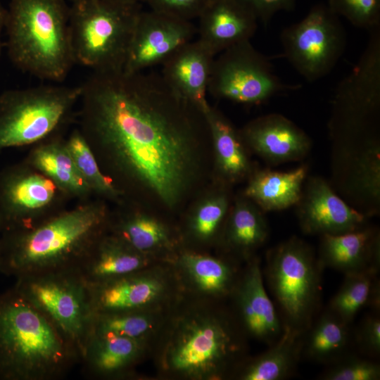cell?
<instances>
[{
	"instance_id": "cell-1",
	"label": "cell",
	"mask_w": 380,
	"mask_h": 380,
	"mask_svg": "<svg viewBox=\"0 0 380 380\" xmlns=\"http://www.w3.org/2000/svg\"><path fill=\"white\" fill-rule=\"evenodd\" d=\"M80 86L77 127L124 198L176 207L210 138L205 113L158 72H93Z\"/></svg>"
},
{
	"instance_id": "cell-2",
	"label": "cell",
	"mask_w": 380,
	"mask_h": 380,
	"mask_svg": "<svg viewBox=\"0 0 380 380\" xmlns=\"http://www.w3.org/2000/svg\"><path fill=\"white\" fill-rule=\"evenodd\" d=\"M219 302L183 294L171 306L153 342L162 375L223 379L247 357L246 336L231 309Z\"/></svg>"
},
{
	"instance_id": "cell-3",
	"label": "cell",
	"mask_w": 380,
	"mask_h": 380,
	"mask_svg": "<svg viewBox=\"0 0 380 380\" xmlns=\"http://www.w3.org/2000/svg\"><path fill=\"white\" fill-rule=\"evenodd\" d=\"M110 209L96 198L77 202L41 223L0 233V274L22 276L79 270L108 232Z\"/></svg>"
},
{
	"instance_id": "cell-4",
	"label": "cell",
	"mask_w": 380,
	"mask_h": 380,
	"mask_svg": "<svg viewBox=\"0 0 380 380\" xmlns=\"http://www.w3.org/2000/svg\"><path fill=\"white\" fill-rule=\"evenodd\" d=\"M73 345L13 286L0 293V380H57L80 362Z\"/></svg>"
},
{
	"instance_id": "cell-5",
	"label": "cell",
	"mask_w": 380,
	"mask_h": 380,
	"mask_svg": "<svg viewBox=\"0 0 380 380\" xmlns=\"http://www.w3.org/2000/svg\"><path fill=\"white\" fill-rule=\"evenodd\" d=\"M6 13L7 54L20 70L61 82L75 63L64 0H11Z\"/></svg>"
},
{
	"instance_id": "cell-6",
	"label": "cell",
	"mask_w": 380,
	"mask_h": 380,
	"mask_svg": "<svg viewBox=\"0 0 380 380\" xmlns=\"http://www.w3.org/2000/svg\"><path fill=\"white\" fill-rule=\"evenodd\" d=\"M140 5L110 0H80L69 9L75 64L93 72L123 70Z\"/></svg>"
},
{
	"instance_id": "cell-7",
	"label": "cell",
	"mask_w": 380,
	"mask_h": 380,
	"mask_svg": "<svg viewBox=\"0 0 380 380\" xmlns=\"http://www.w3.org/2000/svg\"><path fill=\"white\" fill-rule=\"evenodd\" d=\"M81 86L44 84L0 94V151L64 134L76 119Z\"/></svg>"
},
{
	"instance_id": "cell-8",
	"label": "cell",
	"mask_w": 380,
	"mask_h": 380,
	"mask_svg": "<svg viewBox=\"0 0 380 380\" xmlns=\"http://www.w3.org/2000/svg\"><path fill=\"white\" fill-rule=\"evenodd\" d=\"M323 270L312 248L296 236L267 251L264 274L286 328L304 332L315 318Z\"/></svg>"
},
{
	"instance_id": "cell-9",
	"label": "cell",
	"mask_w": 380,
	"mask_h": 380,
	"mask_svg": "<svg viewBox=\"0 0 380 380\" xmlns=\"http://www.w3.org/2000/svg\"><path fill=\"white\" fill-rule=\"evenodd\" d=\"M13 287L51 321L81 359L95 315L89 284L79 270L22 276L15 279Z\"/></svg>"
},
{
	"instance_id": "cell-10",
	"label": "cell",
	"mask_w": 380,
	"mask_h": 380,
	"mask_svg": "<svg viewBox=\"0 0 380 380\" xmlns=\"http://www.w3.org/2000/svg\"><path fill=\"white\" fill-rule=\"evenodd\" d=\"M298 87L283 83L268 58L246 41L215 56L208 92L220 99L259 105L279 93Z\"/></svg>"
},
{
	"instance_id": "cell-11",
	"label": "cell",
	"mask_w": 380,
	"mask_h": 380,
	"mask_svg": "<svg viewBox=\"0 0 380 380\" xmlns=\"http://www.w3.org/2000/svg\"><path fill=\"white\" fill-rule=\"evenodd\" d=\"M284 55L308 82L328 75L343 54L346 34L338 16L328 6H314L280 35Z\"/></svg>"
},
{
	"instance_id": "cell-12",
	"label": "cell",
	"mask_w": 380,
	"mask_h": 380,
	"mask_svg": "<svg viewBox=\"0 0 380 380\" xmlns=\"http://www.w3.org/2000/svg\"><path fill=\"white\" fill-rule=\"evenodd\" d=\"M70 201L24 159L0 170L1 232L32 227L68 208Z\"/></svg>"
},
{
	"instance_id": "cell-13",
	"label": "cell",
	"mask_w": 380,
	"mask_h": 380,
	"mask_svg": "<svg viewBox=\"0 0 380 380\" xmlns=\"http://www.w3.org/2000/svg\"><path fill=\"white\" fill-rule=\"evenodd\" d=\"M89 286L94 315L167 308L183 294L167 261Z\"/></svg>"
},
{
	"instance_id": "cell-14",
	"label": "cell",
	"mask_w": 380,
	"mask_h": 380,
	"mask_svg": "<svg viewBox=\"0 0 380 380\" xmlns=\"http://www.w3.org/2000/svg\"><path fill=\"white\" fill-rule=\"evenodd\" d=\"M229 298L231 310L246 338L270 346L284 334L286 327L265 287L256 256L246 261Z\"/></svg>"
},
{
	"instance_id": "cell-15",
	"label": "cell",
	"mask_w": 380,
	"mask_h": 380,
	"mask_svg": "<svg viewBox=\"0 0 380 380\" xmlns=\"http://www.w3.org/2000/svg\"><path fill=\"white\" fill-rule=\"evenodd\" d=\"M197 27L185 20L150 10L139 13L123 70L143 72L163 65L175 51L193 40Z\"/></svg>"
},
{
	"instance_id": "cell-16",
	"label": "cell",
	"mask_w": 380,
	"mask_h": 380,
	"mask_svg": "<svg viewBox=\"0 0 380 380\" xmlns=\"http://www.w3.org/2000/svg\"><path fill=\"white\" fill-rule=\"evenodd\" d=\"M296 206L299 226L305 234H341L367 225L368 217L348 205L320 177L308 176Z\"/></svg>"
},
{
	"instance_id": "cell-17",
	"label": "cell",
	"mask_w": 380,
	"mask_h": 380,
	"mask_svg": "<svg viewBox=\"0 0 380 380\" xmlns=\"http://www.w3.org/2000/svg\"><path fill=\"white\" fill-rule=\"evenodd\" d=\"M166 261L172 266L183 294L205 300L229 298L242 269L230 256L215 257L179 251Z\"/></svg>"
},
{
	"instance_id": "cell-18",
	"label": "cell",
	"mask_w": 380,
	"mask_h": 380,
	"mask_svg": "<svg viewBox=\"0 0 380 380\" xmlns=\"http://www.w3.org/2000/svg\"><path fill=\"white\" fill-rule=\"evenodd\" d=\"M240 134L247 148L272 165L301 160L312 145L302 129L279 113L253 120Z\"/></svg>"
},
{
	"instance_id": "cell-19",
	"label": "cell",
	"mask_w": 380,
	"mask_h": 380,
	"mask_svg": "<svg viewBox=\"0 0 380 380\" xmlns=\"http://www.w3.org/2000/svg\"><path fill=\"white\" fill-rule=\"evenodd\" d=\"M115 205V210L110 211L108 233L158 260L165 261L177 251L176 238L165 223L125 198Z\"/></svg>"
},
{
	"instance_id": "cell-20",
	"label": "cell",
	"mask_w": 380,
	"mask_h": 380,
	"mask_svg": "<svg viewBox=\"0 0 380 380\" xmlns=\"http://www.w3.org/2000/svg\"><path fill=\"white\" fill-rule=\"evenodd\" d=\"M198 39L215 56L254 35L258 18L241 0H209L198 18Z\"/></svg>"
},
{
	"instance_id": "cell-21",
	"label": "cell",
	"mask_w": 380,
	"mask_h": 380,
	"mask_svg": "<svg viewBox=\"0 0 380 380\" xmlns=\"http://www.w3.org/2000/svg\"><path fill=\"white\" fill-rule=\"evenodd\" d=\"M317 258L321 266L344 274L379 272L380 234L365 227L341 234L320 236Z\"/></svg>"
},
{
	"instance_id": "cell-22",
	"label": "cell",
	"mask_w": 380,
	"mask_h": 380,
	"mask_svg": "<svg viewBox=\"0 0 380 380\" xmlns=\"http://www.w3.org/2000/svg\"><path fill=\"white\" fill-rule=\"evenodd\" d=\"M151 343L114 335L91 334L80 362L87 376L118 379L133 376L134 367L151 349Z\"/></svg>"
},
{
	"instance_id": "cell-23",
	"label": "cell",
	"mask_w": 380,
	"mask_h": 380,
	"mask_svg": "<svg viewBox=\"0 0 380 380\" xmlns=\"http://www.w3.org/2000/svg\"><path fill=\"white\" fill-rule=\"evenodd\" d=\"M215 56L197 39L182 46L162 65L165 82L204 113L210 106L206 94Z\"/></svg>"
},
{
	"instance_id": "cell-24",
	"label": "cell",
	"mask_w": 380,
	"mask_h": 380,
	"mask_svg": "<svg viewBox=\"0 0 380 380\" xmlns=\"http://www.w3.org/2000/svg\"><path fill=\"white\" fill-rule=\"evenodd\" d=\"M23 159L51 179L71 201L82 202L93 198L68 151L64 134L51 136L31 146Z\"/></svg>"
},
{
	"instance_id": "cell-25",
	"label": "cell",
	"mask_w": 380,
	"mask_h": 380,
	"mask_svg": "<svg viewBox=\"0 0 380 380\" xmlns=\"http://www.w3.org/2000/svg\"><path fill=\"white\" fill-rule=\"evenodd\" d=\"M163 262L141 253L118 237L105 234L94 245L79 271L89 285L114 279Z\"/></svg>"
},
{
	"instance_id": "cell-26",
	"label": "cell",
	"mask_w": 380,
	"mask_h": 380,
	"mask_svg": "<svg viewBox=\"0 0 380 380\" xmlns=\"http://www.w3.org/2000/svg\"><path fill=\"white\" fill-rule=\"evenodd\" d=\"M269 232L264 212L243 195L229 211L220 237L230 257L246 262L265 243Z\"/></svg>"
},
{
	"instance_id": "cell-27",
	"label": "cell",
	"mask_w": 380,
	"mask_h": 380,
	"mask_svg": "<svg viewBox=\"0 0 380 380\" xmlns=\"http://www.w3.org/2000/svg\"><path fill=\"white\" fill-rule=\"evenodd\" d=\"M308 172L305 164L286 172L253 170L243 195L264 213L287 209L298 203Z\"/></svg>"
},
{
	"instance_id": "cell-28",
	"label": "cell",
	"mask_w": 380,
	"mask_h": 380,
	"mask_svg": "<svg viewBox=\"0 0 380 380\" xmlns=\"http://www.w3.org/2000/svg\"><path fill=\"white\" fill-rule=\"evenodd\" d=\"M303 334L286 328L281 338L267 350L244 358L231 377L239 380H283L291 376L301 359Z\"/></svg>"
},
{
	"instance_id": "cell-29",
	"label": "cell",
	"mask_w": 380,
	"mask_h": 380,
	"mask_svg": "<svg viewBox=\"0 0 380 380\" xmlns=\"http://www.w3.org/2000/svg\"><path fill=\"white\" fill-rule=\"evenodd\" d=\"M205 115L213 146L216 165L223 181L233 183L249 177L253 170L240 131L210 106Z\"/></svg>"
},
{
	"instance_id": "cell-30",
	"label": "cell",
	"mask_w": 380,
	"mask_h": 380,
	"mask_svg": "<svg viewBox=\"0 0 380 380\" xmlns=\"http://www.w3.org/2000/svg\"><path fill=\"white\" fill-rule=\"evenodd\" d=\"M353 346L350 325L327 309L303 332L301 358L329 365L350 353Z\"/></svg>"
},
{
	"instance_id": "cell-31",
	"label": "cell",
	"mask_w": 380,
	"mask_h": 380,
	"mask_svg": "<svg viewBox=\"0 0 380 380\" xmlns=\"http://www.w3.org/2000/svg\"><path fill=\"white\" fill-rule=\"evenodd\" d=\"M170 308L95 315L91 335H114L153 343Z\"/></svg>"
},
{
	"instance_id": "cell-32",
	"label": "cell",
	"mask_w": 380,
	"mask_h": 380,
	"mask_svg": "<svg viewBox=\"0 0 380 380\" xmlns=\"http://www.w3.org/2000/svg\"><path fill=\"white\" fill-rule=\"evenodd\" d=\"M379 272H363L344 274L337 293L331 298L327 310L346 324L351 325L363 308H379L380 286Z\"/></svg>"
},
{
	"instance_id": "cell-33",
	"label": "cell",
	"mask_w": 380,
	"mask_h": 380,
	"mask_svg": "<svg viewBox=\"0 0 380 380\" xmlns=\"http://www.w3.org/2000/svg\"><path fill=\"white\" fill-rule=\"evenodd\" d=\"M68 151L77 170L89 188L93 198L112 202H120L124 196L112 179L102 170L89 144L77 127L66 138Z\"/></svg>"
},
{
	"instance_id": "cell-34",
	"label": "cell",
	"mask_w": 380,
	"mask_h": 380,
	"mask_svg": "<svg viewBox=\"0 0 380 380\" xmlns=\"http://www.w3.org/2000/svg\"><path fill=\"white\" fill-rule=\"evenodd\" d=\"M229 207V199L225 191H220L204 201L189 222L190 236L200 243L210 242L221 236Z\"/></svg>"
},
{
	"instance_id": "cell-35",
	"label": "cell",
	"mask_w": 380,
	"mask_h": 380,
	"mask_svg": "<svg viewBox=\"0 0 380 380\" xmlns=\"http://www.w3.org/2000/svg\"><path fill=\"white\" fill-rule=\"evenodd\" d=\"M319 376L324 380H379L380 365L374 359L351 353L327 365Z\"/></svg>"
},
{
	"instance_id": "cell-36",
	"label": "cell",
	"mask_w": 380,
	"mask_h": 380,
	"mask_svg": "<svg viewBox=\"0 0 380 380\" xmlns=\"http://www.w3.org/2000/svg\"><path fill=\"white\" fill-rule=\"evenodd\" d=\"M327 6L357 27L369 32L380 28V0H329Z\"/></svg>"
},
{
	"instance_id": "cell-37",
	"label": "cell",
	"mask_w": 380,
	"mask_h": 380,
	"mask_svg": "<svg viewBox=\"0 0 380 380\" xmlns=\"http://www.w3.org/2000/svg\"><path fill=\"white\" fill-rule=\"evenodd\" d=\"M379 308L367 315L353 331V344L363 356L376 359L380 355Z\"/></svg>"
},
{
	"instance_id": "cell-38",
	"label": "cell",
	"mask_w": 380,
	"mask_h": 380,
	"mask_svg": "<svg viewBox=\"0 0 380 380\" xmlns=\"http://www.w3.org/2000/svg\"><path fill=\"white\" fill-rule=\"evenodd\" d=\"M209 0H145L151 11L191 21L198 18Z\"/></svg>"
},
{
	"instance_id": "cell-39",
	"label": "cell",
	"mask_w": 380,
	"mask_h": 380,
	"mask_svg": "<svg viewBox=\"0 0 380 380\" xmlns=\"http://www.w3.org/2000/svg\"><path fill=\"white\" fill-rule=\"evenodd\" d=\"M256 15L258 20L267 25L272 16L280 11L294 7L296 0H241Z\"/></svg>"
},
{
	"instance_id": "cell-40",
	"label": "cell",
	"mask_w": 380,
	"mask_h": 380,
	"mask_svg": "<svg viewBox=\"0 0 380 380\" xmlns=\"http://www.w3.org/2000/svg\"><path fill=\"white\" fill-rule=\"evenodd\" d=\"M7 9L2 5L0 1V56L1 54L2 50V41H1V34L4 30H5V23L6 18Z\"/></svg>"
},
{
	"instance_id": "cell-41",
	"label": "cell",
	"mask_w": 380,
	"mask_h": 380,
	"mask_svg": "<svg viewBox=\"0 0 380 380\" xmlns=\"http://www.w3.org/2000/svg\"><path fill=\"white\" fill-rule=\"evenodd\" d=\"M116 3L125 5H140L141 3H144L145 0H110Z\"/></svg>"
},
{
	"instance_id": "cell-42",
	"label": "cell",
	"mask_w": 380,
	"mask_h": 380,
	"mask_svg": "<svg viewBox=\"0 0 380 380\" xmlns=\"http://www.w3.org/2000/svg\"><path fill=\"white\" fill-rule=\"evenodd\" d=\"M1 230H2V222H1V217H0V232H1Z\"/></svg>"
},
{
	"instance_id": "cell-43",
	"label": "cell",
	"mask_w": 380,
	"mask_h": 380,
	"mask_svg": "<svg viewBox=\"0 0 380 380\" xmlns=\"http://www.w3.org/2000/svg\"><path fill=\"white\" fill-rule=\"evenodd\" d=\"M68 1H70L71 4H72V3L76 2V1H80V0H68Z\"/></svg>"
}]
</instances>
